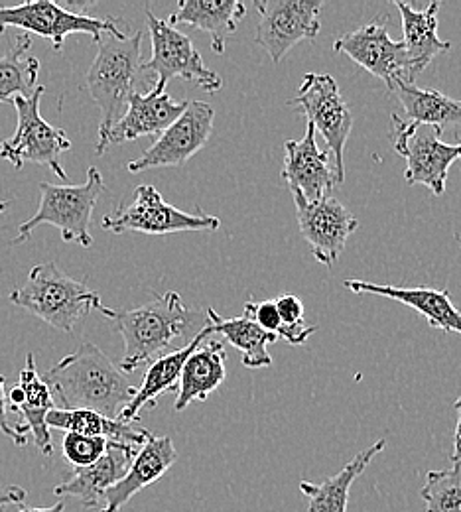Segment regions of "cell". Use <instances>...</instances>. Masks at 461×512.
Masks as SVG:
<instances>
[{"mask_svg": "<svg viewBox=\"0 0 461 512\" xmlns=\"http://www.w3.org/2000/svg\"><path fill=\"white\" fill-rule=\"evenodd\" d=\"M18 512H66V505L60 501V503H56L54 507H48V509H28V507H22Z\"/></svg>", "mask_w": 461, "mask_h": 512, "instance_id": "cell-38", "label": "cell"}, {"mask_svg": "<svg viewBox=\"0 0 461 512\" xmlns=\"http://www.w3.org/2000/svg\"><path fill=\"white\" fill-rule=\"evenodd\" d=\"M282 178L290 192L300 193L306 201L328 197L337 186L330 150H320L316 128L306 127L300 140L284 142Z\"/></svg>", "mask_w": 461, "mask_h": 512, "instance_id": "cell-17", "label": "cell"}, {"mask_svg": "<svg viewBox=\"0 0 461 512\" xmlns=\"http://www.w3.org/2000/svg\"><path fill=\"white\" fill-rule=\"evenodd\" d=\"M138 449L140 448L111 442L107 453L99 461L89 467L75 469L69 481L54 489V495L58 499L73 497L85 509L99 507L105 499V493L127 475Z\"/></svg>", "mask_w": 461, "mask_h": 512, "instance_id": "cell-19", "label": "cell"}, {"mask_svg": "<svg viewBox=\"0 0 461 512\" xmlns=\"http://www.w3.org/2000/svg\"><path fill=\"white\" fill-rule=\"evenodd\" d=\"M247 16L243 0H180L178 10L166 20L170 26L188 24L211 36L215 54L225 52V38L235 34L239 22Z\"/></svg>", "mask_w": 461, "mask_h": 512, "instance_id": "cell-24", "label": "cell"}, {"mask_svg": "<svg viewBox=\"0 0 461 512\" xmlns=\"http://www.w3.org/2000/svg\"><path fill=\"white\" fill-rule=\"evenodd\" d=\"M48 428L62 430L66 434H81V436H93V438H105L109 442L127 444L134 448H142L152 434L144 428H136L131 424H125L121 420L105 418L93 410H66V408H54L46 418Z\"/></svg>", "mask_w": 461, "mask_h": 512, "instance_id": "cell-26", "label": "cell"}, {"mask_svg": "<svg viewBox=\"0 0 461 512\" xmlns=\"http://www.w3.org/2000/svg\"><path fill=\"white\" fill-rule=\"evenodd\" d=\"M103 190L105 182L95 166L87 170V182L81 186H56L42 182L38 211L34 217L18 227V237L14 239V245L24 243L36 227L54 225L60 229L66 243H77L83 249H89L93 245L89 225L93 219V209Z\"/></svg>", "mask_w": 461, "mask_h": 512, "instance_id": "cell-5", "label": "cell"}, {"mask_svg": "<svg viewBox=\"0 0 461 512\" xmlns=\"http://www.w3.org/2000/svg\"><path fill=\"white\" fill-rule=\"evenodd\" d=\"M211 333H213V327H211V323L207 320V323L199 329L198 333L194 335V339L186 347L176 349L172 353H166V355L158 357L156 361H152L150 367L146 369V375L142 379L140 388H136L134 398L129 402V406L121 412L119 420L125 422V424L136 422L144 408H154L160 396L178 390L182 369H184L188 357L198 349L199 345Z\"/></svg>", "mask_w": 461, "mask_h": 512, "instance_id": "cell-21", "label": "cell"}, {"mask_svg": "<svg viewBox=\"0 0 461 512\" xmlns=\"http://www.w3.org/2000/svg\"><path fill=\"white\" fill-rule=\"evenodd\" d=\"M10 302L64 333H71L77 321L103 306L97 292L69 278L56 262L36 264L26 284L10 292Z\"/></svg>", "mask_w": 461, "mask_h": 512, "instance_id": "cell-3", "label": "cell"}, {"mask_svg": "<svg viewBox=\"0 0 461 512\" xmlns=\"http://www.w3.org/2000/svg\"><path fill=\"white\" fill-rule=\"evenodd\" d=\"M343 286L355 294H371L395 300L418 312L430 327L444 333L461 335V312L454 306L448 290L434 288H400L395 284H375L365 280H345Z\"/></svg>", "mask_w": 461, "mask_h": 512, "instance_id": "cell-20", "label": "cell"}, {"mask_svg": "<svg viewBox=\"0 0 461 512\" xmlns=\"http://www.w3.org/2000/svg\"><path fill=\"white\" fill-rule=\"evenodd\" d=\"M6 28H18L24 30L28 36L38 34L42 38H48L56 52L64 50V42L71 34H89L95 44L105 34L127 36L119 30V20L69 12L62 4L50 0H32L18 6H0V34Z\"/></svg>", "mask_w": 461, "mask_h": 512, "instance_id": "cell-10", "label": "cell"}, {"mask_svg": "<svg viewBox=\"0 0 461 512\" xmlns=\"http://www.w3.org/2000/svg\"><path fill=\"white\" fill-rule=\"evenodd\" d=\"M393 93L398 97L410 123L442 130L461 125V101L440 91L422 89L416 83H398Z\"/></svg>", "mask_w": 461, "mask_h": 512, "instance_id": "cell-28", "label": "cell"}, {"mask_svg": "<svg viewBox=\"0 0 461 512\" xmlns=\"http://www.w3.org/2000/svg\"><path fill=\"white\" fill-rule=\"evenodd\" d=\"M8 205H10L8 201H0V213H4L8 209Z\"/></svg>", "mask_w": 461, "mask_h": 512, "instance_id": "cell-39", "label": "cell"}, {"mask_svg": "<svg viewBox=\"0 0 461 512\" xmlns=\"http://www.w3.org/2000/svg\"><path fill=\"white\" fill-rule=\"evenodd\" d=\"M66 410H93L119 420L136 388L97 345L83 343L75 353L56 363L44 377Z\"/></svg>", "mask_w": 461, "mask_h": 512, "instance_id": "cell-1", "label": "cell"}, {"mask_svg": "<svg viewBox=\"0 0 461 512\" xmlns=\"http://www.w3.org/2000/svg\"><path fill=\"white\" fill-rule=\"evenodd\" d=\"M385 440L375 442L371 448L363 449L357 453L339 473H335L330 479L322 483H310L302 481L300 491L310 499L308 512H347L349 505V491L351 485L365 473V469L371 465V461L385 451Z\"/></svg>", "mask_w": 461, "mask_h": 512, "instance_id": "cell-27", "label": "cell"}, {"mask_svg": "<svg viewBox=\"0 0 461 512\" xmlns=\"http://www.w3.org/2000/svg\"><path fill=\"white\" fill-rule=\"evenodd\" d=\"M186 105L188 101H174L166 93V87L160 83H156L152 91H148L146 95L132 91L123 117L103 138L97 140L95 144L97 156L105 154L107 148L113 144L132 142L140 136L162 134L184 113Z\"/></svg>", "mask_w": 461, "mask_h": 512, "instance_id": "cell-16", "label": "cell"}, {"mask_svg": "<svg viewBox=\"0 0 461 512\" xmlns=\"http://www.w3.org/2000/svg\"><path fill=\"white\" fill-rule=\"evenodd\" d=\"M333 50L383 79L391 93L398 83H410L404 46L389 36L387 18H377L371 24L337 38Z\"/></svg>", "mask_w": 461, "mask_h": 512, "instance_id": "cell-15", "label": "cell"}, {"mask_svg": "<svg viewBox=\"0 0 461 512\" xmlns=\"http://www.w3.org/2000/svg\"><path fill=\"white\" fill-rule=\"evenodd\" d=\"M456 412H458V424H456V434H454V455L452 461L454 463H461V396L454 404Z\"/></svg>", "mask_w": 461, "mask_h": 512, "instance_id": "cell-37", "label": "cell"}, {"mask_svg": "<svg viewBox=\"0 0 461 512\" xmlns=\"http://www.w3.org/2000/svg\"><path fill=\"white\" fill-rule=\"evenodd\" d=\"M225 359V345L221 341H203L199 345L182 369L178 398L174 402L176 412H184L196 400H207L221 386L227 377Z\"/></svg>", "mask_w": 461, "mask_h": 512, "instance_id": "cell-25", "label": "cell"}, {"mask_svg": "<svg viewBox=\"0 0 461 512\" xmlns=\"http://www.w3.org/2000/svg\"><path fill=\"white\" fill-rule=\"evenodd\" d=\"M322 0H255L261 14L255 42L274 64L304 40H316L322 28Z\"/></svg>", "mask_w": 461, "mask_h": 512, "instance_id": "cell-12", "label": "cell"}, {"mask_svg": "<svg viewBox=\"0 0 461 512\" xmlns=\"http://www.w3.org/2000/svg\"><path fill=\"white\" fill-rule=\"evenodd\" d=\"M109 440L105 438H93V436H81V434H66L62 449L67 463L73 465V469L89 467L95 461H99L107 449H109Z\"/></svg>", "mask_w": 461, "mask_h": 512, "instance_id": "cell-33", "label": "cell"}, {"mask_svg": "<svg viewBox=\"0 0 461 512\" xmlns=\"http://www.w3.org/2000/svg\"><path fill=\"white\" fill-rule=\"evenodd\" d=\"M420 497L426 503V512H461V463L428 471Z\"/></svg>", "mask_w": 461, "mask_h": 512, "instance_id": "cell-31", "label": "cell"}, {"mask_svg": "<svg viewBox=\"0 0 461 512\" xmlns=\"http://www.w3.org/2000/svg\"><path fill=\"white\" fill-rule=\"evenodd\" d=\"M400 18H402V32L404 38L400 40L406 54L408 64V81L414 79L430 65V62L452 50L450 42L440 40L438 36V10L440 2H432L424 10H416L406 2H395Z\"/></svg>", "mask_w": 461, "mask_h": 512, "instance_id": "cell-23", "label": "cell"}, {"mask_svg": "<svg viewBox=\"0 0 461 512\" xmlns=\"http://www.w3.org/2000/svg\"><path fill=\"white\" fill-rule=\"evenodd\" d=\"M26 501V491L18 485H8L0 489V509L6 505H22Z\"/></svg>", "mask_w": 461, "mask_h": 512, "instance_id": "cell-36", "label": "cell"}, {"mask_svg": "<svg viewBox=\"0 0 461 512\" xmlns=\"http://www.w3.org/2000/svg\"><path fill=\"white\" fill-rule=\"evenodd\" d=\"M278 316H280V331H278V339L288 341L290 345L298 347L304 345L314 333H316V325H306L304 321V304L298 296L294 294H284L280 298L274 300Z\"/></svg>", "mask_w": 461, "mask_h": 512, "instance_id": "cell-32", "label": "cell"}, {"mask_svg": "<svg viewBox=\"0 0 461 512\" xmlns=\"http://www.w3.org/2000/svg\"><path fill=\"white\" fill-rule=\"evenodd\" d=\"M97 46V58L87 71V89L101 111L99 138H103L123 117L131 97L136 73L142 65V32L132 36L105 34Z\"/></svg>", "mask_w": 461, "mask_h": 512, "instance_id": "cell-4", "label": "cell"}, {"mask_svg": "<svg viewBox=\"0 0 461 512\" xmlns=\"http://www.w3.org/2000/svg\"><path fill=\"white\" fill-rule=\"evenodd\" d=\"M215 111L203 101H188L184 113L166 128L154 144L136 160L129 162V172L140 174L152 168L182 166L207 144L213 132Z\"/></svg>", "mask_w": 461, "mask_h": 512, "instance_id": "cell-13", "label": "cell"}, {"mask_svg": "<svg viewBox=\"0 0 461 512\" xmlns=\"http://www.w3.org/2000/svg\"><path fill=\"white\" fill-rule=\"evenodd\" d=\"M292 193L300 233L312 249L314 258L331 268L343 253L349 237L357 231V217L333 195L318 201H306L300 193Z\"/></svg>", "mask_w": 461, "mask_h": 512, "instance_id": "cell-14", "label": "cell"}, {"mask_svg": "<svg viewBox=\"0 0 461 512\" xmlns=\"http://www.w3.org/2000/svg\"><path fill=\"white\" fill-rule=\"evenodd\" d=\"M46 93L44 85H38L30 99L16 97L12 107L18 115L16 132L6 138L0 146V158L10 162L16 170L24 164H42L67 182L66 170L62 166V154L71 148V140L64 128L52 127L40 115V101Z\"/></svg>", "mask_w": 461, "mask_h": 512, "instance_id": "cell-6", "label": "cell"}, {"mask_svg": "<svg viewBox=\"0 0 461 512\" xmlns=\"http://www.w3.org/2000/svg\"><path fill=\"white\" fill-rule=\"evenodd\" d=\"M4 384H6V377L0 375V432L14 442L18 448L28 444V432L20 426V424H12L8 418V406H6V392H4Z\"/></svg>", "mask_w": 461, "mask_h": 512, "instance_id": "cell-35", "label": "cell"}, {"mask_svg": "<svg viewBox=\"0 0 461 512\" xmlns=\"http://www.w3.org/2000/svg\"><path fill=\"white\" fill-rule=\"evenodd\" d=\"M288 107L298 109L306 115L308 125L324 136L333 156L335 180H345V144L353 128V115L345 99L341 97L339 85L330 73H306L296 97L288 101Z\"/></svg>", "mask_w": 461, "mask_h": 512, "instance_id": "cell-9", "label": "cell"}, {"mask_svg": "<svg viewBox=\"0 0 461 512\" xmlns=\"http://www.w3.org/2000/svg\"><path fill=\"white\" fill-rule=\"evenodd\" d=\"M6 406L22 418L20 426L28 434H32V440L38 449L46 457H52L54 446L46 418L56 408V402L50 384L38 375L32 353L26 355V365L20 373L18 384L6 394Z\"/></svg>", "mask_w": 461, "mask_h": 512, "instance_id": "cell-18", "label": "cell"}, {"mask_svg": "<svg viewBox=\"0 0 461 512\" xmlns=\"http://www.w3.org/2000/svg\"><path fill=\"white\" fill-rule=\"evenodd\" d=\"M101 227L115 235L134 231L166 237L186 231H217L221 227V221L213 215L203 213L199 207L198 213H186L176 205L164 201V197L154 186L144 184L136 188L131 203L121 205L111 215H105Z\"/></svg>", "mask_w": 461, "mask_h": 512, "instance_id": "cell-7", "label": "cell"}, {"mask_svg": "<svg viewBox=\"0 0 461 512\" xmlns=\"http://www.w3.org/2000/svg\"><path fill=\"white\" fill-rule=\"evenodd\" d=\"M207 320L213 327V333H221L243 355V365L247 369H266L272 365L268 353V343H274L278 337L263 331L255 321L245 314L239 318L223 320L213 308L207 310Z\"/></svg>", "mask_w": 461, "mask_h": 512, "instance_id": "cell-29", "label": "cell"}, {"mask_svg": "<svg viewBox=\"0 0 461 512\" xmlns=\"http://www.w3.org/2000/svg\"><path fill=\"white\" fill-rule=\"evenodd\" d=\"M245 316L255 321L266 333H272V335L278 337V331H280L282 321H280V316H278V310H276L274 300L247 302V304H245Z\"/></svg>", "mask_w": 461, "mask_h": 512, "instance_id": "cell-34", "label": "cell"}, {"mask_svg": "<svg viewBox=\"0 0 461 512\" xmlns=\"http://www.w3.org/2000/svg\"><path fill=\"white\" fill-rule=\"evenodd\" d=\"M99 312L125 339V355L119 369L127 375L162 357L172 341L188 331L194 316L178 292H166L134 310H111L101 306Z\"/></svg>", "mask_w": 461, "mask_h": 512, "instance_id": "cell-2", "label": "cell"}, {"mask_svg": "<svg viewBox=\"0 0 461 512\" xmlns=\"http://www.w3.org/2000/svg\"><path fill=\"white\" fill-rule=\"evenodd\" d=\"M178 451L168 436L150 438L136 451L127 475L105 493L101 512H121L136 493L156 483L176 463Z\"/></svg>", "mask_w": 461, "mask_h": 512, "instance_id": "cell-22", "label": "cell"}, {"mask_svg": "<svg viewBox=\"0 0 461 512\" xmlns=\"http://www.w3.org/2000/svg\"><path fill=\"white\" fill-rule=\"evenodd\" d=\"M146 24L152 42V58L140 65V71L156 73V83L164 87L176 77L198 83L209 95L223 87L221 75L205 67L194 42L186 34L154 16L150 8H146Z\"/></svg>", "mask_w": 461, "mask_h": 512, "instance_id": "cell-11", "label": "cell"}, {"mask_svg": "<svg viewBox=\"0 0 461 512\" xmlns=\"http://www.w3.org/2000/svg\"><path fill=\"white\" fill-rule=\"evenodd\" d=\"M32 38L20 34L12 48L0 56V103L12 105L16 97L30 99L38 89L40 60L28 56Z\"/></svg>", "mask_w": 461, "mask_h": 512, "instance_id": "cell-30", "label": "cell"}, {"mask_svg": "<svg viewBox=\"0 0 461 512\" xmlns=\"http://www.w3.org/2000/svg\"><path fill=\"white\" fill-rule=\"evenodd\" d=\"M393 121V146L406 160L404 180L410 186H426L434 195L446 190L448 172L454 162L461 160L460 144H448L442 140V128L418 125L391 117Z\"/></svg>", "mask_w": 461, "mask_h": 512, "instance_id": "cell-8", "label": "cell"}, {"mask_svg": "<svg viewBox=\"0 0 461 512\" xmlns=\"http://www.w3.org/2000/svg\"><path fill=\"white\" fill-rule=\"evenodd\" d=\"M460 243H461V241H460Z\"/></svg>", "mask_w": 461, "mask_h": 512, "instance_id": "cell-40", "label": "cell"}]
</instances>
